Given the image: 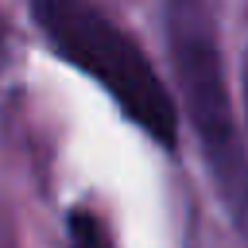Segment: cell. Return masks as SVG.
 Instances as JSON below:
<instances>
[{
    "label": "cell",
    "mask_w": 248,
    "mask_h": 248,
    "mask_svg": "<svg viewBox=\"0 0 248 248\" xmlns=\"http://www.w3.org/2000/svg\"><path fill=\"white\" fill-rule=\"evenodd\" d=\"M31 19L46 35V43L120 105V112L140 124L159 147L178 143V108L147 54L136 39L112 23L105 12L78 4V0H35Z\"/></svg>",
    "instance_id": "1"
},
{
    "label": "cell",
    "mask_w": 248,
    "mask_h": 248,
    "mask_svg": "<svg viewBox=\"0 0 248 248\" xmlns=\"http://www.w3.org/2000/svg\"><path fill=\"white\" fill-rule=\"evenodd\" d=\"M66 232H70L66 248H116L112 236L105 232V225H101L89 209H70V217H66Z\"/></svg>",
    "instance_id": "3"
},
{
    "label": "cell",
    "mask_w": 248,
    "mask_h": 248,
    "mask_svg": "<svg viewBox=\"0 0 248 248\" xmlns=\"http://www.w3.org/2000/svg\"><path fill=\"white\" fill-rule=\"evenodd\" d=\"M244 116H248V54H244Z\"/></svg>",
    "instance_id": "4"
},
{
    "label": "cell",
    "mask_w": 248,
    "mask_h": 248,
    "mask_svg": "<svg viewBox=\"0 0 248 248\" xmlns=\"http://www.w3.org/2000/svg\"><path fill=\"white\" fill-rule=\"evenodd\" d=\"M167 46L174 58V81H178L186 116L202 140V151H205V163L221 190V202L229 205L232 221L248 236V155H244L236 124H232V105H229V85H225L209 8L190 4V0L170 4L167 8Z\"/></svg>",
    "instance_id": "2"
},
{
    "label": "cell",
    "mask_w": 248,
    "mask_h": 248,
    "mask_svg": "<svg viewBox=\"0 0 248 248\" xmlns=\"http://www.w3.org/2000/svg\"><path fill=\"white\" fill-rule=\"evenodd\" d=\"M0 50H4V23H0Z\"/></svg>",
    "instance_id": "5"
}]
</instances>
